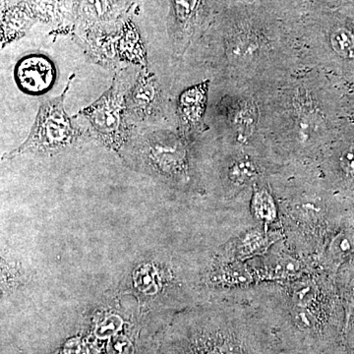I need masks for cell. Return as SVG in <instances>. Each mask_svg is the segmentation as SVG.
I'll return each instance as SVG.
<instances>
[{
    "mask_svg": "<svg viewBox=\"0 0 354 354\" xmlns=\"http://www.w3.org/2000/svg\"><path fill=\"white\" fill-rule=\"evenodd\" d=\"M118 57L120 62H129L141 68L148 67L145 46L130 18L121 25L118 31Z\"/></svg>",
    "mask_w": 354,
    "mask_h": 354,
    "instance_id": "18",
    "label": "cell"
},
{
    "mask_svg": "<svg viewBox=\"0 0 354 354\" xmlns=\"http://www.w3.org/2000/svg\"><path fill=\"white\" fill-rule=\"evenodd\" d=\"M214 138L216 150L202 169L203 186L223 205L249 196L255 184L268 180L283 165L266 145L239 146Z\"/></svg>",
    "mask_w": 354,
    "mask_h": 354,
    "instance_id": "7",
    "label": "cell"
},
{
    "mask_svg": "<svg viewBox=\"0 0 354 354\" xmlns=\"http://www.w3.org/2000/svg\"><path fill=\"white\" fill-rule=\"evenodd\" d=\"M225 0H169L167 31L176 58L189 53L207 31Z\"/></svg>",
    "mask_w": 354,
    "mask_h": 354,
    "instance_id": "11",
    "label": "cell"
},
{
    "mask_svg": "<svg viewBox=\"0 0 354 354\" xmlns=\"http://www.w3.org/2000/svg\"><path fill=\"white\" fill-rule=\"evenodd\" d=\"M348 293L351 300H353L354 302V279H351V283H349L348 286Z\"/></svg>",
    "mask_w": 354,
    "mask_h": 354,
    "instance_id": "22",
    "label": "cell"
},
{
    "mask_svg": "<svg viewBox=\"0 0 354 354\" xmlns=\"http://www.w3.org/2000/svg\"><path fill=\"white\" fill-rule=\"evenodd\" d=\"M344 118L354 121V83L341 84Z\"/></svg>",
    "mask_w": 354,
    "mask_h": 354,
    "instance_id": "21",
    "label": "cell"
},
{
    "mask_svg": "<svg viewBox=\"0 0 354 354\" xmlns=\"http://www.w3.org/2000/svg\"><path fill=\"white\" fill-rule=\"evenodd\" d=\"M297 19L261 4L225 0L190 50L216 86L254 91L302 66Z\"/></svg>",
    "mask_w": 354,
    "mask_h": 354,
    "instance_id": "1",
    "label": "cell"
},
{
    "mask_svg": "<svg viewBox=\"0 0 354 354\" xmlns=\"http://www.w3.org/2000/svg\"><path fill=\"white\" fill-rule=\"evenodd\" d=\"M199 141L191 142L177 130L131 131L121 152L125 151L140 169L167 185L205 195Z\"/></svg>",
    "mask_w": 354,
    "mask_h": 354,
    "instance_id": "6",
    "label": "cell"
},
{
    "mask_svg": "<svg viewBox=\"0 0 354 354\" xmlns=\"http://www.w3.org/2000/svg\"><path fill=\"white\" fill-rule=\"evenodd\" d=\"M160 354H302L288 339L260 283L211 291L172 317Z\"/></svg>",
    "mask_w": 354,
    "mask_h": 354,
    "instance_id": "2",
    "label": "cell"
},
{
    "mask_svg": "<svg viewBox=\"0 0 354 354\" xmlns=\"http://www.w3.org/2000/svg\"><path fill=\"white\" fill-rule=\"evenodd\" d=\"M136 0H74L72 7L74 28L85 34L114 31L128 19Z\"/></svg>",
    "mask_w": 354,
    "mask_h": 354,
    "instance_id": "13",
    "label": "cell"
},
{
    "mask_svg": "<svg viewBox=\"0 0 354 354\" xmlns=\"http://www.w3.org/2000/svg\"><path fill=\"white\" fill-rule=\"evenodd\" d=\"M211 79L183 88L176 99V130L191 142L202 139L209 127L207 123Z\"/></svg>",
    "mask_w": 354,
    "mask_h": 354,
    "instance_id": "14",
    "label": "cell"
},
{
    "mask_svg": "<svg viewBox=\"0 0 354 354\" xmlns=\"http://www.w3.org/2000/svg\"><path fill=\"white\" fill-rule=\"evenodd\" d=\"M207 118L209 130L221 141L239 146L266 145L261 135L259 106L250 88H221Z\"/></svg>",
    "mask_w": 354,
    "mask_h": 354,
    "instance_id": "8",
    "label": "cell"
},
{
    "mask_svg": "<svg viewBox=\"0 0 354 354\" xmlns=\"http://www.w3.org/2000/svg\"><path fill=\"white\" fill-rule=\"evenodd\" d=\"M261 135L281 164L317 165L344 120L341 84L302 66L254 90Z\"/></svg>",
    "mask_w": 354,
    "mask_h": 354,
    "instance_id": "3",
    "label": "cell"
},
{
    "mask_svg": "<svg viewBox=\"0 0 354 354\" xmlns=\"http://www.w3.org/2000/svg\"><path fill=\"white\" fill-rule=\"evenodd\" d=\"M136 76L131 67L120 69L114 75L109 90L74 115L87 120L91 132L97 139L120 155L131 134L127 120V97Z\"/></svg>",
    "mask_w": 354,
    "mask_h": 354,
    "instance_id": "9",
    "label": "cell"
},
{
    "mask_svg": "<svg viewBox=\"0 0 354 354\" xmlns=\"http://www.w3.org/2000/svg\"><path fill=\"white\" fill-rule=\"evenodd\" d=\"M73 77L70 76L62 95L41 104L29 136L19 148L10 153L11 158L25 153H58L84 139L85 132L75 127L64 109L65 97Z\"/></svg>",
    "mask_w": 354,
    "mask_h": 354,
    "instance_id": "10",
    "label": "cell"
},
{
    "mask_svg": "<svg viewBox=\"0 0 354 354\" xmlns=\"http://www.w3.org/2000/svg\"><path fill=\"white\" fill-rule=\"evenodd\" d=\"M241 1L270 7L286 17L297 19L304 11V7L308 3L309 0H241Z\"/></svg>",
    "mask_w": 354,
    "mask_h": 354,
    "instance_id": "20",
    "label": "cell"
},
{
    "mask_svg": "<svg viewBox=\"0 0 354 354\" xmlns=\"http://www.w3.org/2000/svg\"><path fill=\"white\" fill-rule=\"evenodd\" d=\"M53 62L41 55L23 57L15 67V80L21 90L30 95H39L53 87L55 80Z\"/></svg>",
    "mask_w": 354,
    "mask_h": 354,
    "instance_id": "16",
    "label": "cell"
},
{
    "mask_svg": "<svg viewBox=\"0 0 354 354\" xmlns=\"http://www.w3.org/2000/svg\"><path fill=\"white\" fill-rule=\"evenodd\" d=\"M32 19L46 23H57L62 20L66 0H20Z\"/></svg>",
    "mask_w": 354,
    "mask_h": 354,
    "instance_id": "19",
    "label": "cell"
},
{
    "mask_svg": "<svg viewBox=\"0 0 354 354\" xmlns=\"http://www.w3.org/2000/svg\"><path fill=\"white\" fill-rule=\"evenodd\" d=\"M165 97L155 74L146 68L137 73L127 97V120L153 122L165 118Z\"/></svg>",
    "mask_w": 354,
    "mask_h": 354,
    "instance_id": "15",
    "label": "cell"
},
{
    "mask_svg": "<svg viewBox=\"0 0 354 354\" xmlns=\"http://www.w3.org/2000/svg\"><path fill=\"white\" fill-rule=\"evenodd\" d=\"M249 209L258 225L270 230H281L278 203L268 180L253 186L249 200Z\"/></svg>",
    "mask_w": 354,
    "mask_h": 354,
    "instance_id": "17",
    "label": "cell"
},
{
    "mask_svg": "<svg viewBox=\"0 0 354 354\" xmlns=\"http://www.w3.org/2000/svg\"><path fill=\"white\" fill-rule=\"evenodd\" d=\"M324 181L339 199L354 197V121L344 118L327 152L316 165Z\"/></svg>",
    "mask_w": 354,
    "mask_h": 354,
    "instance_id": "12",
    "label": "cell"
},
{
    "mask_svg": "<svg viewBox=\"0 0 354 354\" xmlns=\"http://www.w3.org/2000/svg\"><path fill=\"white\" fill-rule=\"evenodd\" d=\"M268 183L278 203L286 246L319 262L337 234L335 213L341 199L328 187L316 165H281Z\"/></svg>",
    "mask_w": 354,
    "mask_h": 354,
    "instance_id": "4",
    "label": "cell"
},
{
    "mask_svg": "<svg viewBox=\"0 0 354 354\" xmlns=\"http://www.w3.org/2000/svg\"><path fill=\"white\" fill-rule=\"evenodd\" d=\"M297 32L302 65L335 82L354 83V14L309 0L297 21Z\"/></svg>",
    "mask_w": 354,
    "mask_h": 354,
    "instance_id": "5",
    "label": "cell"
}]
</instances>
